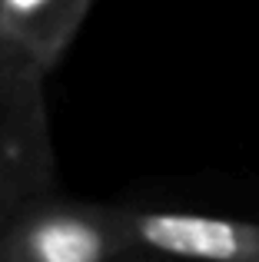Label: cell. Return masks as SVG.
<instances>
[{
    "label": "cell",
    "instance_id": "6da1fadb",
    "mask_svg": "<svg viewBox=\"0 0 259 262\" xmlns=\"http://www.w3.org/2000/svg\"><path fill=\"white\" fill-rule=\"evenodd\" d=\"M136 249L126 206L73 199L60 186L0 226V262H123Z\"/></svg>",
    "mask_w": 259,
    "mask_h": 262
},
{
    "label": "cell",
    "instance_id": "7a4b0ae2",
    "mask_svg": "<svg viewBox=\"0 0 259 262\" xmlns=\"http://www.w3.org/2000/svg\"><path fill=\"white\" fill-rule=\"evenodd\" d=\"M126 223L140 249L173 262H259V219L126 206Z\"/></svg>",
    "mask_w": 259,
    "mask_h": 262
},
{
    "label": "cell",
    "instance_id": "3957f363",
    "mask_svg": "<svg viewBox=\"0 0 259 262\" xmlns=\"http://www.w3.org/2000/svg\"><path fill=\"white\" fill-rule=\"evenodd\" d=\"M90 10L93 0H0V50L53 73Z\"/></svg>",
    "mask_w": 259,
    "mask_h": 262
},
{
    "label": "cell",
    "instance_id": "277c9868",
    "mask_svg": "<svg viewBox=\"0 0 259 262\" xmlns=\"http://www.w3.org/2000/svg\"><path fill=\"white\" fill-rule=\"evenodd\" d=\"M47 73L0 50V156L57 163L44 103Z\"/></svg>",
    "mask_w": 259,
    "mask_h": 262
},
{
    "label": "cell",
    "instance_id": "5b68a950",
    "mask_svg": "<svg viewBox=\"0 0 259 262\" xmlns=\"http://www.w3.org/2000/svg\"><path fill=\"white\" fill-rule=\"evenodd\" d=\"M57 189V163H33L0 156V226L40 192Z\"/></svg>",
    "mask_w": 259,
    "mask_h": 262
},
{
    "label": "cell",
    "instance_id": "8992f818",
    "mask_svg": "<svg viewBox=\"0 0 259 262\" xmlns=\"http://www.w3.org/2000/svg\"><path fill=\"white\" fill-rule=\"evenodd\" d=\"M123 262H173L169 256H160V252H149V249H136L133 256H126Z\"/></svg>",
    "mask_w": 259,
    "mask_h": 262
}]
</instances>
